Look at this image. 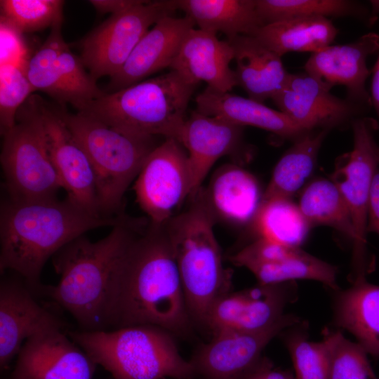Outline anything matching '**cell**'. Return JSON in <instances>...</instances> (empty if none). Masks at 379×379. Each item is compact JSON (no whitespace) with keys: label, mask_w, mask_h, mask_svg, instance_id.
I'll list each match as a JSON object with an SVG mask.
<instances>
[{"label":"cell","mask_w":379,"mask_h":379,"mask_svg":"<svg viewBox=\"0 0 379 379\" xmlns=\"http://www.w3.org/2000/svg\"><path fill=\"white\" fill-rule=\"evenodd\" d=\"M246 379H295L289 371L276 368L273 363L263 357L255 369Z\"/></svg>","instance_id":"40"},{"label":"cell","mask_w":379,"mask_h":379,"mask_svg":"<svg viewBox=\"0 0 379 379\" xmlns=\"http://www.w3.org/2000/svg\"><path fill=\"white\" fill-rule=\"evenodd\" d=\"M27 65H0V128L1 135L16 124L20 107L36 92L26 72Z\"/></svg>","instance_id":"37"},{"label":"cell","mask_w":379,"mask_h":379,"mask_svg":"<svg viewBox=\"0 0 379 379\" xmlns=\"http://www.w3.org/2000/svg\"><path fill=\"white\" fill-rule=\"evenodd\" d=\"M322 334L330 351V379H379L357 342L346 338L340 330L325 328Z\"/></svg>","instance_id":"35"},{"label":"cell","mask_w":379,"mask_h":379,"mask_svg":"<svg viewBox=\"0 0 379 379\" xmlns=\"http://www.w3.org/2000/svg\"><path fill=\"white\" fill-rule=\"evenodd\" d=\"M197 111L222 117L234 124L260 128L281 138H295L310 131L280 110L229 93L206 88L196 97Z\"/></svg>","instance_id":"25"},{"label":"cell","mask_w":379,"mask_h":379,"mask_svg":"<svg viewBox=\"0 0 379 379\" xmlns=\"http://www.w3.org/2000/svg\"><path fill=\"white\" fill-rule=\"evenodd\" d=\"M62 21L51 27L42 46L31 55L26 67L27 77L35 91H41L64 105L77 109L105 93L84 69L81 60L63 39Z\"/></svg>","instance_id":"12"},{"label":"cell","mask_w":379,"mask_h":379,"mask_svg":"<svg viewBox=\"0 0 379 379\" xmlns=\"http://www.w3.org/2000/svg\"><path fill=\"white\" fill-rule=\"evenodd\" d=\"M175 10V1H140L112 14L81 41V60L91 76H114L149 27Z\"/></svg>","instance_id":"10"},{"label":"cell","mask_w":379,"mask_h":379,"mask_svg":"<svg viewBox=\"0 0 379 379\" xmlns=\"http://www.w3.org/2000/svg\"><path fill=\"white\" fill-rule=\"evenodd\" d=\"M330 130H312L296 140L276 164L262 201L291 199L312 173L321 145Z\"/></svg>","instance_id":"30"},{"label":"cell","mask_w":379,"mask_h":379,"mask_svg":"<svg viewBox=\"0 0 379 379\" xmlns=\"http://www.w3.org/2000/svg\"><path fill=\"white\" fill-rule=\"evenodd\" d=\"M72 340L114 379H192L190 362L174 335L159 326L139 324L113 331L71 332Z\"/></svg>","instance_id":"6"},{"label":"cell","mask_w":379,"mask_h":379,"mask_svg":"<svg viewBox=\"0 0 379 379\" xmlns=\"http://www.w3.org/2000/svg\"><path fill=\"white\" fill-rule=\"evenodd\" d=\"M131 218L92 214L67 197L19 202L4 200L0 210V271L12 270L34 288L46 261L65 245L100 227H114Z\"/></svg>","instance_id":"2"},{"label":"cell","mask_w":379,"mask_h":379,"mask_svg":"<svg viewBox=\"0 0 379 379\" xmlns=\"http://www.w3.org/2000/svg\"><path fill=\"white\" fill-rule=\"evenodd\" d=\"M243 126L222 117L192 111L185 121L179 142L185 149L192 194L201 185L214 164L236 152L241 145Z\"/></svg>","instance_id":"21"},{"label":"cell","mask_w":379,"mask_h":379,"mask_svg":"<svg viewBox=\"0 0 379 379\" xmlns=\"http://www.w3.org/2000/svg\"><path fill=\"white\" fill-rule=\"evenodd\" d=\"M335 291L333 321L352 333L368 354L379 358V285L366 279Z\"/></svg>","instance_id":"27"},{"label":"cell","mask_w":379,"mask_h":379,"mask_svg":"<svg viewBox=\"0 0 379 379\" xmlns=\"http://www.w3.org/2000/svg\"><path fill=\"white\" fill-rule=\"evenodd\" d=\"M139 324L180 336L188 335L194 325L166 224L149 222L118 266L110 326Z\"/></svg>","instance_id":"1"},{"label":"cell","mask_w":379,"mask_h":379,"mask_svg":"<svg viewBox=\"0 0 379 379\" xmlns=\"http://www.w3.org/2000/svg\"><path fill=\"white\" fill-rule=\"evenodd\" d=\"M2 135L0 159L8 199L27 202L57 198L62 185L46 147L36 94L20 107L15 125Z\"/></svg>","instance_id":"8"},{"label":"cell","mask_w":379,"mask_h":379,"mask_svg":"<svg viewBox=\"0 0 379 379\" xmlns=\"http://www.w3.org/2000/svg\"><path fill=\"white\" fill-rule=\"evenodd\" d=\"M377 126L371 117H359L352 121V150L347 161L337 167L332 180L348 206L354 229L352 281L366 279L372 269L366 237L371 190L379 168V147L374 138Z\"/></svg>","instance_id":"9"},{"label":"cell","mask_w":379,"mask_h":379,"mask_svg":"<svg viewBox=\"0 0 379 379\" xmlns=\"http://www.w3.org/2000/svg\"><path fill=\"white\" fill-rule=\"evenodd\" d=\"M280 335L291 356L295 379H330L328 347L323 340H309L307 324L300 321Z\"/></svg>","instance_id":"34"},{"label":"cell","mask_w":379,"mask_h":379,"mask_svg":"<svg viewBox=\"0 0 379 379\" xmlns=\"http://www.w3.org/2000/svg\"><path fill=\"white\" fill-rule=\"evenodd\" d=\"M194 23L191 18L168 15L159 20L138 43L120 70L110 78L114 91L140 82L160 69L171 67L182 41Z\"/></svg>","instance_id":"22"},{"label":"cell","mask_w":379,"mask_h":379,"mask_svg":"<svg viewBox=\"0 0 379 379\" xmlns=\"http://www.w3.org/2000/svg\"><path fill=\"white\" fill-rule=\"evenodd\" d=\"M136 200L149 222L166 224L192 188L187 154L173 138H165L146 158L134 182Z\"/></svg>","instance_id":"11"},{"label":"cell","mask_w":379,"mask_h":379,"mask_svg":"<svg viewBox=\"0 0 379 379\" xmlns=\"http://www.w3.org/2000/svg\"><path fill=\"white\" fill-rule=\"evenodd\" d=\"M191 197L190 207L173 217L166 227L191 319L194 325L204 326L214 303L231 291L232 273L224 266L213 232L215 220L201 189Z\"/></svg>","instance_id":"5"},{"label":"cell","mask_w":379,"mask_h":379,"mask_svg":"<svg viewBox=\"0 0 379 379\" xmlns=\"http://www.w3.org/2000/svg\"><path fill=\"white\" fill-rule=\"evenodd\" d=\"M202 196L215 220L235 225L253 222L262 194L257 179L236 164H227L213 174Z\"/></svg>","instance_id":"24"},{"label":"cell","mask_w":379,"mask_h":379,"mask_svg":"<svg viewBox=\"0 0 379 379\" xmlns=\"http://www.w3.org/2000/svg\"><path fill=\"white\" fill-rule=\"evenodd\" d=\"M234 58L233 48L227 40L193 28L185 37L170 69L194 84L204 81L213 91L229 93L237 86L235 72L230 67Z\"/></svg>","instance_id":"23"},{"label":"cell","mask_w":379,"mask_h":379,"mask_svg":"<svg viewBox=\"0 0 379 379\" xmlns=\"http://www.w3.org/2000/svg\"><path fill=\"white\" fill-rule=\"evenodd\" d=\"M28 53L24 33L0 18V65L14 63L27 65Z\"/></svg>","instance_id":"38"},{"label":"cell","mask_w":379,"mask_h":379,"mask_svg":"<svg viewBox=\"0 0 379 379\" xmlns=\"http://www.w3.org/2000/svg\"><path fill=\"white\" fill-rule=\"evenodd\" d=\"M232 264L248 270L262 284H278L299 279L321 282L334 291L338 269L300 247L256 238L230 256Z\"/></svg>","instance_id":"14"},{"label":"cell","mask_w":379,"mask_h":379,"mask_svg":"<svg viewBox=\"0 0 379 379\" xmlns=\"http://www.w3.org/2000/svg\"><path fill=\"white\" fill-rule=\"evenodd\" d=\"M378 48V34L368 32L353 42L331 45L312 53L305 64V72L332 87L345 86L348 100L368 109L373 105L366 89L371 74L366 60Z\"/></svg>","instance_id":"19"},{"label":"cell","mask_w":379,"mask_h":379,"mask_svg":"<svg viewBox=\"0 0 379 379\" xmlns=\"http://www.w3.org/2000/svg\"><path fill=\"white\" fill-rule=\"evenodd\" d=\"M197 86L171 69L157 77L105 93L77 109L126 134L147 138L163 136L179 141Z\"/></svg>","instance_id":"4"},{"label":"cell","mask_w":379,"mask_h":379,"mask_svg":"<svg viewBox=\"0 0 379 379\" xmlns=\"http://www.w3.org/2000/svg\"><path fill=\"white\" fill-rule=\"evenodd\" d=\"M227 41L234 50L237 86L255 101L272 99L284 87L290 74L281 57L253 36L239 35Z\"/></svg>","instance_id":"26"},{"label":"cell","mask_w":379,"mask_h":379,"mask_svg":"<svg viewBox=\"0 0 379 379\" xmlns=\"http://www.w3.org/2000/svg\"><path fill=\"white\" fill-rule=\"evenodd\" d=\"M36 103L48 154L67 197L88 212L102 215L95 176L87 155L67 126L60 109L38 95Z\"/></svg>","instance_id":"15"},{"label":"cell","mask_w":379,"mask_h":379,"mask_svg":"<svg viewBox=\"0 0 379 379\" xmlns=\"http://www.w3.org/2000/svg\"><path fill=\"white\" fill-rule=\"evenodd\" d=\"M371 100L372 105L379 117V58L373 69V77L371 87Z\"/></svg>","instance_id":"42"},{"label":"cell","mask_w":379,"mask_h":379,"mask_svg":"<svg viewBox=\"0 0 379 379\" xmlns=\"http://www.w3.org/2000/svg\"><path fill=\"white\" fill-rule=\"evenodd\" d=\"M140 0H91L89 2L101 14L118 13L138 4Z\"/></svg>","instance_id":"41"},{"label":"cell","mask_w":379,"mask_h":379,"mask_svg":"<svg viewBox=\"0 0 379 379\" xmlns=\"http://www.w3.org/2000/svg\"><path fill=\"white\" fill-rule=\"evenodd\" d=\"M301 320L285 314L274 324L258 331H222L201 345L190 360L203 379H246L263 359L266 346L286 328Z\"/></svg>","instance_id":"13"},{"label":"cell","mask_w":379,"mask_h":379,"mask_svg":"<svg viewBox=\"0 0 379 379\" xmlns=\"http://www.w3.org/2000/svg\"><path fill=\"white\" fill-rule=\"evenodd\" d=\"M367 232H375L379 235V168L374 175L371 190Z\"/></svg>","instance_id":"39"},{"label":"cell","mask_w":379,"mask_h":379,"mask_svg":"<svg viewBox=\"0 0 379 379\" xmlns=\"http://www.w3.org/2000/svg\"><path fill=\"white\" fill-rule=\"evenodd\" d=\"M146 226L145 219L131 218L113 227L99 241L80 236L52 257L60 278L56 285L43 290L84 331H102L111 326L119 262L135 235Z\"/></svg>","instance_id":"3"},{"label":"cell","mask_w":379,"mask_h":379,"mask_svg":"<svg viewBox=\"0 0 379 379\" xmlns=\"http://www.w3.org/2000/svg\"><path fill=\"white\" fill-rule=\"evenodd\" d=\"M60 112L91 164L100 214L114 216L122 213L124 195L157 145L154 138L121 133L81 112L71 114L63 109Z\"/></svg>","instance_id":"7"},{"label":"cell","mask_w":379,"mask_h":379,"mask_svg":"<svg viewBox=\"0 0 379 379\" xmlns=\"http://www.w3.org/2000/svg\"><path fill=\"white\" fill-rule=\"evenodd\" d=\"M60 0H1V17L22 33L36 32L62 21Z\"/></svg>","instance_id":"36"},{"label":"cell","mask_w":379,"mask_h":379,"mask_svg":"<svg viewBox=\"0 0 379 379\" xmlns=\"http://www.w3.org/2000/svg\"><path fill=\"white\" fill-rule=\"evenodd\" d=\"M297 297L295 281L257 285L230 291L218 300L207 315L204 326L212 334L230 331H254L279 321L286 307Z\"/></svg>","instance_id":"16"},{"label":"cell","mask_w":379,"mask_h":379,"mask_svg":"<svg viewBox=\"0 0 379 379\" xmlns=\"http://www.w3.org/2000/svg\"><path fill=\"white\" fill-rule=\"evenodd\" d=\"M61 321L41 307L19 280L3 279L0 284V366L6 368L30 337Z\"/></svg>","instance_id":"20"},{"label":"cell","mask_w":379,"mask_h":379,"mask_svg":"<svg viewBox=\"0 0 379 379\" xmlns=\"http://www.w3.org/2000/svg\"><path fill=\"white\" fill-rule=\"evenodd\" d=\"M370 2L372 8L371 11V20L374 21L375 19V15L379 14V0H373L371 1Z\"/></svg>","instance_id":"43"},{"label":"cell","mask_w":379,"mask_h":379,"mask_svg":"<svg viewBox=\"0 0 379 379\" xmlns=\"http://www.w3.org/2000/svg\"><path fill=\"white\" fill-rule=\"evenodd\" d=\"M17 356L11 379H92L96 365L58 328L28 338Z\"/></svg>","instance_id":"17"},{"label":"cell","mask_w":379,"mask_h":379,"mask_svg":"<svg viewBox=\"0 0 379 379\" xmlns=\"http://www.w3.org/2000/svg\"><path fill=\"white\" fill-rule=\"evenodd\" d=\"M331 88L305 72L290 74L284 87L272 100L281 112L308 131L331 129L366 110L348 99L333 95Z\"/></svg>","instance_id":"18"},{"label":"cell","mask_w":379,"mask_h":379,"mask_svg":"<svg viewBox=\"0 0 379 379\" xmlns=\"http://www.w3.org/2000/svg\"><path fill=\"white\" fill-rule=\"evenodd\" d=\"M338 29L325 17L286 19L260 27L253 35L280 57L290 52L314 53L331 46Z\"/></svg>","instance_id":"29"},{"label":"cell","mask_w":379,"mask_h":379,"mask_svg":"<svg viewBox=\"0 0 379 379\" xmlns=\"http://www.w3.org/2000/svg\"><path fill=\"white\" fill-rule=\"evenodd\" d=\"M175 4L199 29L222 32L227 39L253 36L263 26L256 0H175Z\"/></svg>","instance_id":"28"},{"label":"cell","mask_w":379,"mask_h":379,"mask_svg":"<svg viewBox=\"0 0 379 379\" xmlns=\"http://www.w3.org/2000/svg\"><path fill=\"white\" fill-rule=\"evenodd\" d=\"M263 25L303 17H360L367 15L365 8L347 0H256Z\"/></svg>","instance_id":"33"},{"label":"cell","mask_w":379,"mask_h":379,"mask_svg":"<svg viewBox=\"0 0 379 379\" xmlns=\"http://www.w3.org/2000/svg\"><path fill=\"white\" fill-rule=\"evenodd\" d=\"M298 206L310 225L330 226L354 241V233L348 206L336 185L317 180L302 191Z\"/></svg>","instance_id":"32"},{"label":"cell","mask_w":379,"mask_h":379,"mask_svg":"<svg viewBox=\"0 0 379 379\" xmlns=\"http://www.w3.org/2000/svg\"><path fill=\"white\" fill-rule=\"evenodd\" d=\"M252 224L256 238L293 247H300L311 228L298 204L289 199L261 201Z\"/></svg>","instance_id":"31"}]
</instances>
